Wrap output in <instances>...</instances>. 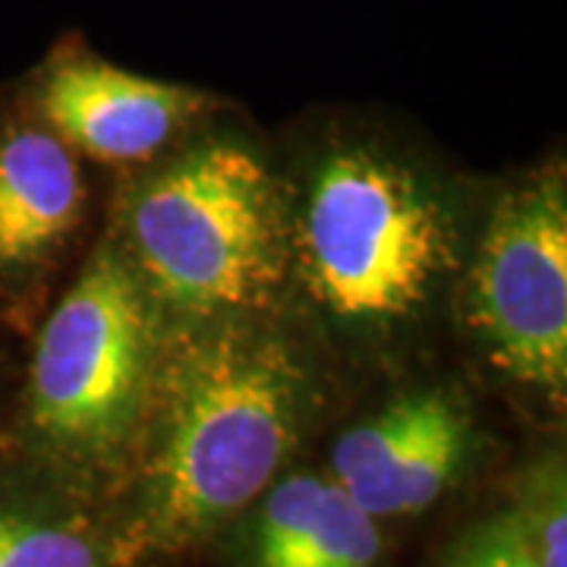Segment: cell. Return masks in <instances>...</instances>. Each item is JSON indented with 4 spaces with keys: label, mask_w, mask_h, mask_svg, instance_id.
Wrapping results in <instances>:
<instances>
[{
    "label": "cell",
    "mask_w": 567,
    "mask_h": 567,
    "mask_svg": "<svg viewBox=\"0 0 567 567\" xmlns=\"http://www.w3.org/2000/svg\"><path fill=\"white\" fill-rule=\"evenodd\" d=\"M300 382L287 347L240 322L205 331L171 357L145 539L181 546L271 483L297 439Z\"/></svg>",
    "instance_id": "cell-1"
},
{
    "label": "cell",
    "mask_w": 567,
    "mask_h": 567,
    "mask_svg": "<svg viewBox=\"0 0 567 567\" xmlns=\"http://www.w3.org/2000/svg\"><path fill=\"white\" fill-rule=\"evenodd\" d=\"M140 278L164 303L218 319L268 303L284 278L287 230L262 162L215 142L164 167L133 205Z\"/></svg>",
    "instance_id": "cell-2"
},
{
    "label": "cell",
    "mask_w": 567,
    "mask_h": 567,
    "mask_svg": "<svg viewBox=\"0 0 567 567\" xmlns=\"http://www.w3.org/2000/svg\"><path fill=\"white\" fill-rule=\"evenodd\" d=\"M297 246L306 284L331 316L382 324L432 297L451 259V230L406 167L344 152L312 177Z\"/></svg>",
    "instance_id": "cell-3"
},
{
    "label": "cell",
    "mask_w": 567,
    "mask_h": 567,
    "mask_svg": "<svg viewBox=\"0 0 567 567\" xmlns=\"http://www.w3.org/2000/svg\"><path fill=\"white\" fill-rule=\"evenodd\" d=\"M155 365V324L140 271L104 246L41 328L32 420L66 447H104L136 420Z\"/></svg>",
    "instance_id": "cell-4"
},
{
    "label": "cell",
    "mask_w": 567,
    "mask_h": 567,
    "mask_svg": "<svg viewBox=\"0 0 567 567\" xmlns=\"http://www.w3.org/2000/svg\"><path fill=\"white\" fill-rule=\"evenodd\" d=\"M470 287L495 363L524 385L567 382V199L561 177L507 193L492 212Z\"/></svg>",
    "instance_id": "cell-5"
},
{
    "label": "cell",
    "mask_w": 567,
    "mask_h": 567,
    "mask_svg": "<svg viewBox=\"0 0 567 567\" xmlns=\"http://www.w3.org/2000/svg\"><path fill=\"white\" fill-rule=\"evenodd\" d=\"M464 451V410L442 391H423L344 432L331 466L334 483L379 520L432 505L454 480Z\"/></svg>",
    "instance_id": "cell-6"
},
{
    "label": "cell",
    "mask_w": 567,
    "mask_h": 567,
    "mask_svg": "<svg viewBox=\"0 0 567 567\" xmlns=\"http://www.w3.org/2000/svg\"><path fill=\"white\" fill-rule=\"evenodd\" d=\"M39 102L61 140L102 162L155 155L199 111V95L189 89L76 54L48 70Z\"/></svg>",
    "instance_id": "cell-7"
},
{
    "label": "cell",
    "mask_w": 567,
    "mask_h": 567,
    "mask_svg": "<svg viewBox=\"0 0 567 567\" xmlns=\"http://www.w3.org/2000/svg\"><path fill=\"white\" fill-rule=\"evenodd\" d=\"M82 174L61 136L22 126L0 136V268H29L70 237Z\"/></svg>",
    "instance_id": "cell-8"
},
{
    "label": "cell",
    "mask_w": 567,
    "mask_h": 567,
    "mask_svg": "<svg viewBox=\"0 0 567 567\" xmlns=\"http://www.w3.org/2000/svg\"><path fill=\"white\" fill-rule=\"evenodd\" d=\"M379 551L375 517L334 480L290 476L265 498L256 567H372Z\"/></svg>",
    "instance_id": "cell-9"
},
{
    "label": "cell",
    "mask_w": 567,
    "mask_h": 567,
    "mask_svg": "<svg viewBox=\"0 0 567 567\" xmlns=\"http://www.w3.org/2000/svg\"><path fill=\"white\" fill-rule=\"evenodd\" d=\"M0 567H102L80 529L0 514Z\"/></svg>",
    "instance_id": "cell-10"
},
{
    "label": "cell",
    "mask_w": 567,
    "mask_h": 567,
    "mask_svg": "<svg viewBox=\"0 0 567 567\" xmlns=\"http://www.w3.org/2000/svg\"><path fill=\"white\" fill-rule=\"evenodd\" d=\"M451 567H539V558L529 546L524 520L498 517L466 536Z\"/></svg>",
    "instance_id": "cell-11"
},
{
    "label": "cell",
    "mask_w": 567,
    "mask_h": 567,
    "mask_svg": "<svg viewBox=\"0 0 567 567\" xmlns=\"http://www.w3.org/2000/svg\"><path fill=\"white\" fill-rule=\"evenodd\" d=\"M565 498H561V488H558V495H551L543 507V524L536 529H529L527 524V536H529V546L536 551V558H539V567H567L565 565Z\"/></svg>",
    "instance_id": "cell-12"
}]
</instances>
